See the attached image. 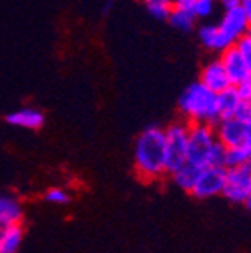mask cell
<instances>
[{
  "mask_svg": "<svg viewBox=\"0 0 251 253\" xmlns=\"http://www.w3.org/2000/svg\"><path fill=\"white\" fill-rule=\"evenodd\" d=\"M236 88H237V93H239L241 100H251V74L246 76L241 83H237Z\"/></svg>",
  "mask_w": 251,
  "mask_h": 253,
  "instance_id": "cell-24",
  "label": "cell"
},
{
  "mask_svg": "<svg viewBox=\"0 0 251 253\" xmlns=\"http://www.w3.org/2000/svg\"><path fill=\"white\" fill-rule=\"evenodd\" d=\"M234 118L241 120L243 123H251V100H241V104L237 106V111Z\"/></svg>",
  "mask_w": 251,
  "mask_h": 253,
  "instance_id": "cell-23",
  "label": "cell"
},
{
  "mask_svg": "<svg viewBox=\"0 0 251 253\" xmlns=\"http://www.w3.org/2000/svg\"><path fill=\"white\" fill-rule=\"evenodd\" d=\"M236 46H237V49H239L241 56L244 58V62H246L250 72H251V36L250 34H244V36L236 42Z\"/></svg>",
  "mask_w": 251,
  "mask_h": 253,
  "instance_id": "cell-22",
  "label": "cell"
},
{
  "mask_svg": "<svg viewBox=\"0 0 251 253\" xmlns=\"http://www.w3.org/2000/svg\"><path fill=\"white\" fill-rule=\"evenodd\" d=\"M144 5L148 9L149 16L158 21L169 20L170 12L174 9V0H144Z\"/></svg>",
  "mask_w": 251,
  "mask_h": 253,
  "instance_id": "cell-18",
  "label": "cell"
},
{
  "mask_svg": "<svg viewBox=\"0 0 251 253\" xmlns=\"http://www.w3.org/2000/svg\"><path fill=\"white\" fill-rule=\"evenodd\" d=\"M199 81L202 84H206L209 90L214 91V93H220V91H223L225 88H228L232 84L220 56L206 62V65L202 67V71H200Z\"/></svg>",
  "mask_w": 251,
  "mask_h": 253,
  "instance_id": "cell-8",
  "label": "cell"
},
{
  "mask_svg": "<svg viewBox=\"0 0 251 253\" xmlns=\"http://www.w3.org/2000/svg\"><path fill=\"white\" fill-rule=\"evenodd\" d=\"M220 58L221 62H223L225 65V71H227L228 74V79H230L232 84H237L241 83L246 76H250V69H248L246 62H244V58L241 56L239 49H237V46L234 44V46L227 47L225 51L220 53Z\"/></svg>",
  "mask_w": 251,
  "mask_h": 253,
  "instance_id": "cell-10",
  "label": "cell"
},
{
  "mask_svg": "<svg viewBox=\"0 0 251 253\" xmlns=\"http://www.w3.org/2000/svg\"><path fill=\"white\" fill-rule=\"evenodd\" d=\"M5 229H7V225H5V223H2V221H0V239H2V236H4Z\"/></svg>",
  "mask_w": 251,
  "mask_h": 253,
  "instance_id": "cell-29",
  "label": "cell"
},
{
  "mask_svg": "<svg viewBox=\"0 0 251 253\" xmlns=\"http://www.w3.org/2000/svg\"><path fill=\"white\" fill-rule=\"evenodd\" d=\"M170 27H174L179 32H192L195 28V14H193L192 7H186V5H174L172 12H170L169 20Z\"/></svg>",
  "mask_w": 251,
  "mask_h": 253,
  "instance_id": "cell-16",
  "label": "cell"
},
{
  "mask_svg": "<svg viewBox=\"0 0 251 253\" xmlns=\"http://www.w3.org/2000/svg\"><path fill=\"white\" fill-rule=\"evenodd\" d=\"M193 2H195V0H174V4L176 5H186V7H190Z\"/></svg>",
  "mask_w": 251,
  "mask_h": 253,
  "instance_id": "cell-28",
  "label": "cell"
},
{
  "mask_svg": "<svg viewBox=\"0 0 251 253\" xmlns=\"http://www.w3.org/2000/svg\"><path fill=\"white\" fill-rule=\"evenodd\" d=\"M218 141L216 128L211 123H190L188 132V162L197 167H208L209 153Z\"/></svg>",
  "mask_w": 251,
  "mask_h": 253,
  "instance_id": "cell-4",
  "label": "cell"
},
{
  "mask_svg": "<svg viewBox=\"0 0 251 253\" xmlns=\"http://www.w3.org/2000/svg\"><path fill=\"white\" fill-rule=\"evenodd\" d=\"M23 243V227L21 223L7 225L4 236L0 239V253H18Z\"/></svg>",
  "mask_w": 251,
  "mask_h": 253,
  "instance_id": "cell-17",
  "label": "cell"
},
{
  "mask_svg": "<svg viewBox=\"0 0 251 253\" xmlns=\"http://www.w3.org/2000/svg\"><path fill=\"white\" fill-rule=\"evenodd\" d=\"M241 7H243L244 14H246L248 21H250V27H251V0H241Z\"/></svg>",
  "mask_w": 251,
  "mask_h": 253,
  "instance_id": "cell-26",
  "label": "cell"
},
{
  "mask_svg": "<svg viewBox=\"0 0 251 253\" xmlns=\"http://www.w3.org/2000/svg\"><path fill=\"white\" fill-rule=\"evenodd\" d=\"M243 148L251 155V123H248V125H246V134H244Z\"/></svg>",
  "mask_w": 251,
  "mask_h": 253,
  "instance_id": "cell-25",
  "label": "cell"
},
{
  "mask_svg": "<svg viewBox=\"0 0 251 253\" xmlns=\"http://www.w3.org/2000/svg\"><path fill=\"white\" fill-rule=\"evenodd\" d=\"M244 204H246V208H248V210L251 211V194H250V197L246 199V202H244Z\"/></svg>",
  "mask_w": 251,
  "mask_h": 253,
  "instance_id": "cell-31",
  "label": "cell"
},
{
  "mask_svg": "<svg viewBox=\"0 0 251 253\" xmlns=\"http://www.w3.org/2000/svg\"><path fill=\"white\" fill-rule=\"evenodd\" d=\"M244 167H246V169H248V170H250V172H251V155H250V158H248L246 162H244Z\"/></svg>",
  "mask_w": 251,
  "mask_h": 253,
  "instance_id": "cell-30",
  "label": "cell"
},
{
  "mask_svg": "<svg viewBox=\"0 0 251 253\" xmlns=\"http://www.w3.org/2000/svg\"><path fill=\"white\" fill-rule=\"evenodd\" d=\"M188 132L190 123L186 120L174 122L165 128V169L172 174L188 162Z\"/></svg>",
  "mask_w": 251,
  "mask_h": 253,
  "instance_id": "cell-3",
  "label": "cell"
},
{
  "mask_svg": "<svg viewBox=\"0 0 251 253\" xmlns=\"http://www.w3.org/2000/svg\"><path fill=\"white\" fill-rule=\"evenodd\" d=\"M250 153L244 150L243 146H236V148H227V153H225V167H239L244 166Z\"/></svg>",
  "mask_w": 251,
  "mask_h": 253,
  "instance_id": "cell-20",
  "label": "cell"
},
{
  "mask_svg": "<svg viewBox=\"0 0 251 253\" xmlns=\"http://www.w3.org/2000/svg\"><path fill=\"white\" fill-rule=\"evenodd\" d=\"M200 167H197L195 164H190L186 162L185 166H181L177 170H174L170 176H172V181L176 186H179L181 190H185V192H190L192 194L193 186H195L197 179H199V174H200Z\"/></svg>",
  "mask_w": 251,
  "mask_h": 253,
  "instance_id": "cell-15",
  "label": "cell"
},
{
  "mask_svg": "<svg viewBox=\"0 0 251 253\" xmlns=\"http://www.w3.org/2000/svg\"><path fill=\"white\" fill-rule=\"evenodd\" d=\"M241 4V0H220V5L223 9H232V7H237Z\"/></svg>",
  "mask_w": 251,
  "mask_h": 253,
  "instance_id": "cell-27",
  "label": "cell"
},
{
  "mask_svg": "<svg viewBox=\"0 0 251 253\" xmlns=\"http://www.w3.org/2000/svg\"><path fill=\"white\" fill-rule=\"evenodd\" d=\"M241 104V97L237 93L236 84H230L223 91L218 93V111H220V120L232 118L236 115L237 106Z\"/></svg>",
  "mask_w": 251,
  "mask_h": 253,
  "instance_id": "cell-14",
  "label": "cell"
},
{
  "mask_svg": "<svg viewBox=\"0 0 251 253\" xmlns=\"http://www.w3.org/2000/svg\"><path fill=\"white\" fill-rule=\"evenodd\" d=\"M218 4H220V0H195L190 7H192L197 20H206V18H211L214 14Z\"/></svg>",
  "mask_w": 251,
  "mask_h": 253,
  "instance_id": "cell-19",
  "label": "cell"
},
{
  "mask_svg": "<svg viewBox=\"0 0 251 253\" xmlns=\"http://www.w3.org/2000/svg\"><path fill=\"white\" fill-rule=\"evenodd\" d=\"M133 166L139 178L153 181L167 174L165 169V128L148 126L139 134L133 146Z\"/></svg>",
  "mask_w": 251,
  "mask_h": 253,
  "instance_id": "cell-1",
  "label": "cell"
},
{
  "mask_svg": "<svg viewBox=\"0 0 251 253\" xmlns=\"http://www.w3.org/2000/svg\"><path fill=\"white\" fill-rule=\"evenodd\" d=\"M197 36H199L200 44L209 49V51H214V53H221L225 51L227 47L234 46L230 41L225 37V34L220 30L218 23L211 25V23H206V25H200L199 30H197Z\"/></svg>",
  "mask_w": 251,
  "mask_h": 253,
  "instance_id": "cell-11",
  "label": "cell"
},
{
  "mask_svg": "<svg viewBox=\"0 0 251 253\" xmlns=\"http://www.w3.org/2000/svg\"><path fill=\"white\" fill-rule=\"evenodd\" d=\"M251 194V172L244 166L227 167V179L223 186V197L234 204H244Z\"/></svg>",
  "mask_w": 251,
  "mask_h": 253,
  "instance_id": "cell-5",
  "label": "cell"
},
{
  "mask_svg": "<svg viewBox=\"0 0 251 253\" xmlns=\"http://www.w3.org/2000/svg\"><path fill=\"white\" fill-rule=\"evenodd\" d=\"M179 113L183 120L188 123H211L216 125L220 122V111H218V93L209 90L200 81L188 84L179 95L177 100Z\"/></svg>",
  "mask_w": 251,
  "mask_h": 253,
  "instance_id": "cell-2",
  "label": "cell"
},
{
  "mask_svg": "<svg viewBox=\"0 0 251 253\" xmlns=\"http://www.w3.org/2000/svg\"><path fill=\"white\" fill-rule=\"evenodd\" d=\"M23 220V208L21 202L12 195H0V221L5 225L21 223Z\"/></svg>",
  "mask_w": 251,
  "mask_h": 253,
  "instance_id": "cell-13",
  "label": "cell"
},
{
  "mask_svg": "<svg viewBox=\"0 0 251 253\" xmlns=\"http://www.w3.org/2000/svg\"><path fill=\"white\" fill-rule=\"evenodd\" d=\"M225 179H227V167H204L200 170L199 179L192 190V195L197 199H209L223 194Z\"/></svg>",
  "mask_w": 251,
  "mask_h": 253,
  "instance_id": "cell-6",
  "label": "cell"
},
{
  "mask_svg": "<svg viewBox=\"0 0 251 253\" xmlns=\"http://www.w3.org/2000/svg\"><path fill=\"white\" fill-rule=\"evenodd\" d=\"M44 201L51 202V204H67L71 201V195L67 194L65 190L60 188V186H53L44 194Z\"/></svg>",
  "mask_w": 251,
  "mask_h": 253,
  "instance_id": "cell-21",
  "label": "cell"
},
{
  "mask_svg": "<svg viewBox=\"0 0 251 253\" xmlns=\"http://www.w3.org/2000/svg\"><path fill=\"white\" fill-rule=\"evenodd\" d=\"M5 122L12 126L28 128V130H39L44 125V113L36 107H21L5 116Z\"/></svg>",
  "mask_w": 251,
  "mask_h": 253,
  "instance_id": "cell-12",
  "label": "cell"
},
{
  "mask_svg": "<svg viewBox=\"0 0 251 253\" xmlns=\"http://www.w3.org/2000/svg\"><path fill=\"white\" fill-rule=\"evenodd\" d=\"M218 27H220V30L223 32L225 37L232 44H236L248 32L250 21H248L243 7L237 5V7H232V9H223V16L218 21Z\"/></svg>",
  "mask_w": 251,
  "mask_h": 253,
  "instance_id": "cell-7",
  "label": "cell"
},
{
  "mask_svg": "<svg viewBox=\"0 0 251 253\" xmlns=\"http://www.w3.org/2000/svg\"><path fill=\"white\" fill-rule=\"evenodd\" d=\"M218 141L223 142L227 148L243 146L244 134H246V123H243L237 118H225L214 125Z\"/></svg>",
  "mask_w": 251,
  "mask_h": 253,
  "instance_id": "cell-9",
  "label": "cell"
}]
</instances>
